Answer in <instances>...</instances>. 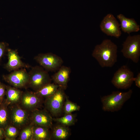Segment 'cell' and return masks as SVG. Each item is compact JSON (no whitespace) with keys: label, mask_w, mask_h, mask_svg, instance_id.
Segmentation results:
<instances>
[{"label":"cell","mask_w":140,"mask_h":140,"mask_svg":"<svg viewBox=\"0 0 140 140\" xmlns=\"http://www.w3.org/2000/svg\"><path fill=\"white\" fill-rule=\"evenodd\" d=\"M6 45L3 42H0V62L5 51Z\"/></svg>","instance_id":"cell-26"},{"label":"cell","mask_w":140,"mask_h":140,"mask_svg":"<svg viewBox=\"0 0 140 140\" xmlns=\"http://www.w3.org/2000/svg\"><path fill=\"white\" fill-rule=\"evenodd\" d=\"M71 72L70 67L62 66L57 72L52 76V80L59 87L64 90L66 89L67 87Z\"/></svg>","instance_id":"cell-13"},{"label":"cell","mask_w":140,"mask_h":140,"mask_svg":"<svg viewBox=\"0 0 140 140\" xmlns=\"http://www.w3.org/2000/svg\"><path fill=\"white\" fill-rule=\"evenodd\" d=\"M34 125L30 123L20 130L18 136L20 140H32Z\"/></svg>","instance_id":"cell-21"},{"label":"cell","mask_w":140,"mask_h":140,"mask_svg":"<svg viewBox=\"0 0 140 140\" xmlns=\"http://www.w3.org/2000/svg\"><path fill=\"white\" fill-rule=\"evenodd\" d=\"M28 74L29 81L27 85L35 91L51 82V78L47 71L40 66L33 67Z\"/></svg>","instance_id":"cell-3"},{"label":"cell","mask_w":140,"mask_h":140,"mask_svg":"<svg viewBox=\"0 0 140 140\" xmlns=\"http://www.w3.org/2000/svg\"><path fill=\"white\" fill-rule=\"evenodd\" d=\"M59 87V86L51 82L46 84L34 92L41 97L46 98L53 94Z\"/></svg>","instance_id":"cell-20"},{"label":"cell","mask_w":140,"mask_h":140,"mask_svg":"<svg viewBox=\"0 0 140 140\" xmlns=\"http://www.w3.org/2000/svg\"><path fill=\"white\" fill-rule=\"evenodd\" d=\"M120 25L111 13L107 14L103 18L100 25L101 31L107 36L117 38L120 37L122 33Z\"/></svg>","instance_id":"cell-9"},{"label":"cell","mask_w":140,"mask_h":140,"mask_svg":"<svg viewBox=\"0 0 140 140\" xmlns=\"http://www.w3.org/2000/svg\"><path fill=\"white\" fill-rule=\"evenodd\" d=\"M117 18L120 22V28L124 32L129 34L139 31L140 26L134 18H127L122 14L117 15Z\"/></svg>","instance_id":"cell-15"},{"label":"cell","mask_w":140,"mask_h":140,"mask_svg":"<svg viewBox=\"0 0 140 140\" xmlns=\"http://www.w3.org/2000/svg\"><path fill=\"white\" fill-rule=\"evenodd\" d=\"M10 124L20 130L30 123V112L19 104L8 106Z\"/></svg>","instance_id":"cell-6"},{"label":"cell","mask_w":140,"mask_h":140,"mask_svg":"<svg viewBox=\"0 0 140 140\" xmlns=\"http://www.w3.org/2000/svg\"><path fill=\"white\" fill-rule=\"evenodd\" d=\"M10 124L8 106L4 100L0 105V128L5 129Z\"/></svg>","instance_id":"cell-19"},{"label":"cell","mask_w":140,"mask_h":140,"mask_svg":"<svg viewBox=\"0 0 140 140\" xmlns=\"http://www.w3.org/2000/svg\"><path fill=\"white\" fill-rule=\"evenodd\" d=\"M121 52L126 58L138 63L140 56V35H129L122 44Z\"/></svg>","instance_id":"cell-4"},{"label":"cell","mask_w":140,"mask_h":140,"mask_svg":"<svg viewBox=\"0 0 140 140\" xmlns=\"http://www.w3.org/2000/svg\"><path fill=\"white\" fill-rule=\"evenodd\" d=\"M53 119L58 123L67 126L74 125L76 121L75 116L72 113L65 114L62 117Z\"/></svg>","instance_id":"cell-23"},{"label":"cell","mask_w":140,"mask_h":140,"mask_svg":"<svg viewBox=\"0 0 140 140\" xmlns=\"http://www.w3.org/2000/svg\"><path fill=\"white\" fill-rule=\"evenodd\" d=\"M132 92L131 89L126 92L113 91L111 94L103 96L101 98L103 110L111 112L119 110L124 103L130 98Z\"/></svg>","instance_id":"cell-2"},{"label":"cell","mask_w":140,"mask_h":140,"mask_svg":"<svg viewBox=\"0 0 140 140\" xmlns=\"http://www.w3.org/2000/svg\"><path fill=\"white\" fill-rule=\"evenodd\" d=\"M20 129L10 124L4 129L5 139L14 140L18 136Z\"/></svg>","instance_id":"cell-22"},{"label":"cell","mask_w":140,"mask_h":140,"mask_svg":"<svg viewBox=\"0 0 140 140\" xmlns=\"http://www.w3.org/2000/svg\"><path fill=\"white\" fill-rule=\"evenodd\" d=\"M8 61L5 65L4 68L10 72L19 69L23 67H27L28 66L24 63L17 52L10 49L8 50Z\"/></svg>","instance_id":"cell-14"},{"label":"cell","mask_w":140,"mask_h":140,"mask_svg":"<svg viewBox=\"0 0 140 140\" xmlns=\"http://www.w3.org/2000/svg\"><path fill=\"white\" fill-rule=\"evenodd\" d=\"M134 81H135V85L138 87L140 88V73H138L136 76L134 78Z\"/></svg>","instance_id":"cell-27"},{"label":"cell","mask_w":140,"mask_h":140,"mask_svg":"<svg viewBox=\"0 0 140 140\" xmlns=\"http://www.w3.org/2000/svg\"></svg>","instance_id":"cell-29"},{"label":"cell","mask_w":140,"mask_h":140,"mask_svg":"<svg viewBox=\"0 0 140 140\" xmlns=\"http://www.w3.org/2000/svg\"><path fill=\"white\" fill-rule=\"evenodd\" d=\"M134 78L133 72L127 65H124L115 73L111 82L118 89H127L131 86Z\"/></svg>","instance_id":"cell-5"},{"label":"cell","mask_w":140,"mask_h":140,"mask_svg":"<svg viewBox=\"0 0 140 140\" xmlns=\"http://www.w3.org/2000/svg\"><path fill=\"white\" fill-rule=\"evenodd\" d=\"M6 98L5 102L8 106L19 104L23 93L18 88L5 85Z\"/></svg>","instance_id":"cell-16"},{"label":"cell","mask_w":140,"mask_h":140,"mask_svg":"<svg viewBox=\"0 0 140 140\" xmlns=\"http://www.w3.org/2000/svg\"><path fill=\"white\" fill-rule=\"evenodd\" d=\"M6 94L5 85L0 82V105L4 100V96Z\"/></svg>","instance_id":"cell-25"},{"label":"cell","mask_w":140,"mask_h":140,"mask_svg":"<svg viewBox=\"0 0 140 140\" xmlns=\"http://www.w3.org/2000/svg\"><path fill=\"white\" fill-rule=\"evenodd\" d=\"M4 80L13 87L17 88H24L28 85L29 75L24 69H18L3 76Z\"/></svg>","instance_id":"cell-10"},{"label":"cell","mask_w":140,"mask_h":140,"mask_svg":"<svg viewBox=\"0 0 140 140\" xmlns=\"http://www.w3.org/2000/svg\"><path fill=\"white\" fill-rule=\"evenodd\" d=\"M43 98L34 92H23L19 104L23 108L31 112L39 109L41 106L43 102Z\"/></svg>","instance_id":"cell-11"},{"label":"cell","mask_w":140,"mask_h":140,"mask_svg":"<svg viewBox=\"0 0 140 140\" xmlns=\"http://www.w3.org/2000/svg\"><path fill=\"white\" fill-rule=\"evenodd\" d=\"M65 99L63 108L65 114L72 113L74 111L80 110V107L79 106L69 100L66 96Z\"/></svg>","instance_id":"cell-24"},{"label":"cell","mask_w":140,"mask_h":140,"mask_svg":"<svg viewBox=\"0 0 140 140\" xmlns=\"http://www.w3.org/2000/svg\"><path fill=\"white\" fill-rule=\"evenodd\" d=\"M30 123L37 125L51 128L53 119L49 113L45 110L36 109L30 114Z\"/></svg>","instance_id":"cell-12"},{"label":"cell","mask_w":140,"mask_h":140,"mask_svg":"<svg viewBox=\"0 0 140 140\" xmlns=\"http://www.w3.org/2000/svg\"><path fill=\"white\" fill-rule=\"evenodd\" d=\"M64 90L59 87L53 94L46 98L45 106L53 116L59 115L63 110L66 97Z\"/></svg>","instance_id":"cell-7"},{"label":"cell","mask_w":140,"mask_h":140,"mask_svg":"<svg viewBox=\"0 0 140 140\" xmlns=\"http://www.w3.org/2000/svg\"><path fill=\"white\" fill-rule=\"evenodd\" d=\"M34 59L47 71L58 70L63 63L61 57L52 53L39 54L34 57Z\"/></svg>","instance_id":"cell-8"},{"label":"cell","mask_w":140,"mask_h":140,"mask_svg":"<svg viewBox=\"0 0 140 140\" xmlns=\"http://www.w3.org/2000/svg\"><path fill=\"white\" fill-rule=\"evenodd\" d=\"M51 133V137L57 140H64L67 139L70 135L68 128L59 124L53 128Z\"/></svg>","instance_id":"cell-18"},{"label":"cell","mask_w":140,"mask_h":140,"mask_svg":"<svg viewBox=\"0 0 140 140\" xmlns=\"http://www.w3.org/2000/svg\"><path fill=\"white\" fill-rule=\"evenodd\" d=\"M50 128L46 127L34 125L32 140H50L52 138Z\"/></svg>","instance_id":"cell-17"},{"label":"cell","mask_w":140,"mask_h":140,"mask_svg":"<svg viewBox=\"0 0 140 140\" xmlns=\"http://www.w3.org/2000/svg\"><path fill=\"white\" fill-rule=\"evenodd\" d=\"M5 138L4 129L0 128V140Z\"/></svg>","instance_id":"cell-28"},{"label":"cell","mask_w":140,"mask_h":140,"mask_svg":"<svg viewBox=\"0 0 140 140\" xmlns=\"http://www.w3.org/2000/svg\"><path fill=\"white\" fill-rule=\"evenodd\" d=\"M117 49L111 40L105 39L95 46L92 55L102 67H111L117 61Z\"/></svg>","instance_id":"cell-1"}]
</instances>
